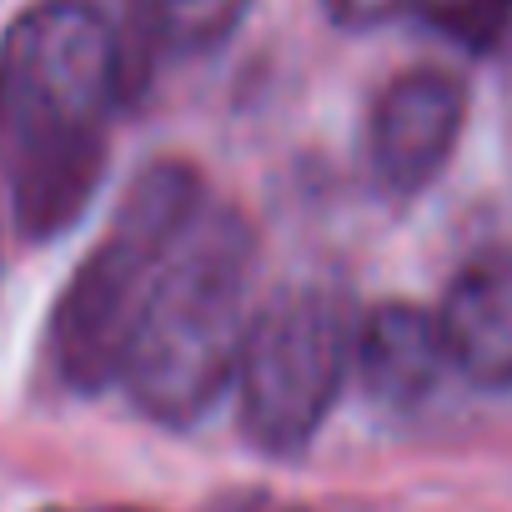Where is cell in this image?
Returning <instances> with one entry per match:
<instances>
[{"mask_svg":"<svg viewBox=\"0 0 512 512\" xmlns=\"http://www.w3.org/2000/svg\"><path fill=\"white\" fill-rule=\"evenodd\" d=\"M196 211L201 176L186 161H151L126 181L106 236L81 256V267L51 307L46 357L71 392L96 397L111 382H121V362L146 292L156 282V267Z\"/></svg>","mask_w":512,"mask_h":512,"instance_id":"7a4b0ae2","label":"cell"},{"mask_svg":"<svg viewBox=\"0 0 512 512\" xmlns=\"http://www.w3.org/2000/svg\"><path fill=\"white\" fill-rule=\"evenodd\" d=\"M106 176V131H16L11 216L26 241L66 236Z\"/></svg>","mask_w":512,"mask_h":512,"instance_id":"8992f818","label":"cell"},{"mask_svg":"<svg viewBox=\"0 0 512 512\" xmlns=\"http://www.w3.org/2000/svg\"><path fill=\"white\" fill-rule=\"evenodd\" d=\"M357 312L332 282H287L246 317L236 352V412L251 447L297 457L322 432L352 372Z\"/></svg>","mask_w":512,"mask_h":512,"instance_id":"3957f363","label":"cell"},{"mask_svg":"<svg viewBox=\"0 0 512 512\" xmlns=\"http://www.w3.org/2000/svg\"><path fill=\"white\" fill-rule=\"evenodd\" d=\"M256 231L236 206L196 211L161 256L136 317L121 387L161 427L201 422L231 387L251 317Z\"/></svg>","mask_w":512,"mask_h":512,"instance_id":"6da1fadb","label":"cell"},{"mask_svg":"<svg viewBox=\"0 0 512 512\" xmlns=\"http://www.w3.org/2000/svg\"><path fill=\"white\" fill-rule=\"evenodd\" d=\"M507 11H512V0H437L432 21H437L447 36H457L462 46L487 51V46L502 36Z\"/></svg>","mask_w":512,"mask_h":512,"instance_id":"30bf717a","label":"cell"},{"mask_svg":"<svg viewBox=\"0 0 512 512\" xmlns=\"http://www.w3.org/2000/svg\"><path fill=\"white\" fill-rule=\"evenodd\" d=\"M322 6H327L332 26H342V31H377V26L407 16L417 0H322Z\"/></svg>","mask_w":512,"mask_h":512,"instance_id":"8fae6325","label":"cell"},{"mask_svg":"<svg viewBox=\"0 0 512 512\" xmlns=\"http://www.w3.org/2000/svg\"><path fill=\"white\" fill-rule=\"evenodd\" d=\"M0 116H6V96H0Z\"/></svg>","mask_w":512,"mask_h":512,"instance_id":"4fadbf2b","label":"cell"},{"mask_svg":"<svg viewBox=\"0 0 512 512\" xmlns=\"http://www.w3.org/2000/svg\"><path fill=\"white\" fill-rule=\"evenodd\" d=\"M437 332L447 367L482 387H512V251H482L452 277Z\"/></svg>","mask_w":512,"mask_h":512,"instance_id":"52a82bcc","label":"cell"},{"mask_svg":"<svg viewBox=\"0 0 512 512\" xmlns=\"http://www.w3.org/2000/svg\"><path fill=\"white\" fill-rule=\"evenodd\" d=\"M0 96L16 131H106L121 41L91 0H41L0 41Z\"/></svg>","mask_w":512,"mask_h":512,"instance_id":"277c9868","label":"cell"},{"mask_svg":"<svg viewBox=\"0 0 512 512\" xmlns=\"http://www.w3.org/2000/svg\"><path fill=\"white\" fill-rule=\"evenodd\" d=\"M246 11V0H146V26L166 51H211L221 46Z\"/></svg>","mask_w":512,"mask_h":512,"instance_id":"9c48e42d","label":"cell"},{"mask_svg":"<svg viewBox=\"0 0 512 512\" xmlns=\"http://www.w3.org/2000/svg\"><path fill=\"white\" fill-rule=\"evenodd\" d=\"M46 512H76V507H46ZM81 512H146V507H81Z\"/></svg>","mask_w":512,"mask_h":512,"instance_id":"7c38bea8","label":"cell"},{"mask_svg":"<svg viewBox=\"0 0 512 512\" xmlns=\"http://www.w3.org/2000/svg\"><path fill=\"white\" fill-rule=\"evenodd\" d=\"M467 121V86L442 66L402 71L382 86L367 116V166L382 191L417 196L452 161Z\"/></svg>","mask_w":512,"mask_h":512,"instance_id":"5b68a950","label":"cell"},{"mask_svg":"<svg viewBox=\"0 0 512 512\" xmlns=\"http://www.w3.org/2000/svg\"><path fill=\"white\" fill-rule=\"evenodd\" d=\"M352 372L377 407L407 412L432 397L447 372V347L437 332V312L417 302H382L357 322Z\"/></svg>","mask_w":512,"mask_h":512,"instance_id":"ba28073f","label":"cell"}]
</instances>
